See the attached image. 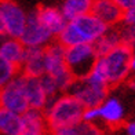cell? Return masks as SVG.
<instances>
[{"mask_svg": "<svg viewBox=\"0 0 135 135\" xmlns=\"http://www.w3.org/2000/svg\"><path fill=\"white\" fill-rule=\"evenodd\" d=\"M108 29L109 26L105 22H102L93 13H87L68 21L58 37L59 43H62L65 47L84 44V43L94 44L98 39L106 33Z\"/></svg>", "mask_w": 135, "mask_h": 135, "instance_id": "1", "label": "cell"}, {"mask_svg": "<svg viewBox=\"0 0 135 135\" xmlns=\"http://www.w3.org/2000/svg\"><path fill=\"white\" fill-rule=\"evenodd\" d=\"M47 124L51 131L73 126L83 120L84 106L73 95L68 94L61 98L50 97L44 105Z\"/></svg>", "mask_w": 135, "mask_h": 135, "instance_id": "2", "label": "cell"}, {"mask_svg": "<svg viewBox=\"0 0 135 135\" xmlns=\"http://www.w3.org/2000/svg\"><path fill=\"white\" fill-rule=\"evenodd\" d=\"M132 52V47L121 41L108 54L98 57L97 62L102 68L109 85L119 84L128 76L131 70Z\"/></svg>", "mask_w": 135, "mask_h": 135, "instance_id": "3", "label": "cell"}, {"mask_svg": "<svg viewBox=\"0 0 135 135\" xmlns=\"http://www.w3.org/2000/svg\"><path fill=\"white\" fill-rule=\"evenodd\" d=\"M98 54L94 44L84 43L75 44L65 48V61L73 79H83L94 69L97 64Z\"/></svg>", "mask_w": 135, "mask_h": 135, "instance_id": "4", "label": "cell"}, {"mask_svg": "<svg viewBox=\"0 0 135 135\" xmlns=\"http://www.w3.org/2000/svg\"><path fill=\"white\" fill-rule=\"evenodd\" d=\"M109 84L95 81L85 76L83 79H73L68 87V94H70L81 103L84 108L99 106L108 97Z\"/></svg>", "mask_w": 135, "mask_h": 135, "instance_id": "5", "label": "cell"}, {"mask_svg": "<svg viewBox=\"0 0 135 135\" xmlns=\"http://www.w3.org/2000/svg\"><path fill=\"white\" fill-rule=\"evenodd\" d=\"M65 46L62 43L51 44L47 48H44V55H46V72L50 73L51 76L57 80L59 90L65 91L68 90L69 84L73 80L72 73L69 72L65 61Z\"/></svg>", "mask_w": 135, "mask_h": 135, "instance_id": "6", "label": "cell"}, {"mask_svg": "<svg viewBox=\"0 0 135 135\" xmlns=\"http://www.w3.org/2000/svg\"><path fill=\"white\" fill-rule=\"evenodd\" d=\"M25 73L15 75L0 90V106L22 114L30 108L25 94Z\"/></svg>", "mask_w": 135, "mask_h": 135, "instance_id": "7", "label": "cell"}, {"mask_svg": "<svg viewBox=\"0 0 135 135\" xmlns=\"http://www.w3.org/2000/svg\"><path fill=\"white\" fill-rule=\"evenodd\" d=\"M52 33L41 23L37 15V10L26 15V25L20 40L25 47H44L50 43Z\"/></svg>", "mask_w": 135, "mask_h": 135, "instance_id": "8", "label": "cell"}, {"mask_svg": "<svg viewBox=\"0 0 135 135\" xmlns=\"http://www.w3.org/2000/svg\"><path fill=\"white\" fill-rule=\"evenodd\" d=\"M0 11L6 23V35L20 39L26 25V14L13 0H0Z\"/></svg>", "mask_w": 135, "mask_h": 135, "instance_id": "9", "label": "cell"}, {"mask_svg": "<svg viewBox=\"0 0 135 135\" xmlns=\"http://www.w3.org/2000/svg\"><path fill=\"white\" fill-rule=\"evenodd\" d=\"M91 13L108 26L123 21V10L116 0H94Z\"/></svg>", "mask_w": 135, "mask_h": 135, "instance_id": "10", "label": "cell"}, {"mask_svg": "<svg viewBox=\"0 0 135 135\" xmlns=\"http://www.w3.org/2000/svg\"><path fill=\"white\" fill-rule=\"evenodd\" d=\"M22 66H23V73L29 76L40 77L43 73H46L44 47H25Z\"/></svg>", "mask_w": 135, "mask_h": 135, "instance_id": "11", "label": "cell"}, {"mask_svg": "<svg viewBox=\"0 0 135 135\" xmlns=\"http://www.w3.org/2000/svg\"><path fill=\"white\" fill-rule=\"evenodd\" d=\"M23 134L22 135H41L47 130V117L41 113V109L29 108L21 114Z\"/></svg>", "mask_w": 135, "mask_h": 135, "instance_id": "12", "label": "cell"}, {"mask_svg": "<svg viewBox=\"0 0 135 135\" xmlns=\"http://www.w3.org/2000/svg\"><path fill=\"white\" fill-rule=\"evenodd\" d=\"M37 15L41 23L52 33V36H58L68 22L62 11L54 7H41L37 10Z\"/></svg>", "mask_w": 135, "mask_h": 135, "instance_id": "13", "label": "cell"}, {"mask_svg": "<svg viewBox=\"0 0 135 135\" xmlns=\"http://www.w3.org/2000/svg\"><path fill=\"white\" fill-rule=\"evenodd\" d=\"M23 88H25V94H26L30 108L44 109V105L47 102V94L43 90L40 79L37 76L25 75V85H23Z\"/></svg>", "mask_w": 135, "mask_h": 135, "instance_id": "14", "label": "cell"}, {"mask_svg": "<svg viewBox=\"0 0 135 135\" xmlns=\"http://www.w3.org/2000/svg\"><path fill=\"white\" fill-rule=\"evenodd\" d=\"M101 120H103L109 126H117L123 121L124 117V109L117 98H106L101 105Z\"/></svg>", "mask_w": 135, "mask_h": 135, "instance_id": "15", "label": "cell"}, {"mask_svg": "<svg viewBox=\"0 0 135 135\" xmlns=\"http://www.w3.org/2000/svg\"><path fill=\"white\" fill-rule=\"evenodd\" d=\"M0 55L11 64L17 66L22 65L23 55H25V46L17 37H8L0 43Z\"/></svg>", "mask_w": 135, "mask_h": 135, "instance_id": "16", "label": "cell"}, {"mask_svg": "<svg viewBox=\"0 0 135 135\" xmlns=\"http://www.w3.org/2000/svg\"><path fill=\"white\" fill-rule=\"evenodd\" d=\"M0 134L22 135L23 124H22L21 114L0 106Z\"/></svg>", "mask_w": 135, "mask_h": 135, "instance_id": "17", "label": "cell"}, {"mask_svg": "<svg viewBox=\"0 0 135 135\" xmlns=\"http://www.w3.org/2000/svg\"><path fill=\"white\" fill-rule=\"evenodd\" d=\"M94 0H65L62 4V14L68 21L73 20L79 15L91 13Z\"/></svg>", "mask_w": 135, "mask_h": 135, "instance_id": "18", "label": "cell"}, {"mask_svg": "<svg viewBox=\"0 0 135 135\" xmlns=\"http://www.w3.org/2000/svg\"><path fill=\"white\" fill-rule=\"evenodd\" d=\"M121 40V33L117 30H106V33L99 37L95 43H94V48L98 54V57H102V55L108 54L112 48H114L117 44H120Z\"/></svg>", "mask_w": 135, "mask_h": 135, "instance_id": "19", "label": "cell"}, {"mask_svg": "<svg viewBox=\"0 0 135 135\" xmlns=\"http://www.w3.org/2000/svg\"><path fill=\"white\" fill-rule=\"evenodd\" d=\"M52 132L57 135H98V134H101V131L97 127H94L91 123L83 121V120L73 126L58 128V130H55Z\"/></svg>", "mask_w": 135, "mask_h": 135, "instance_id": "20", "label": "cell"}, {"mask_svg": "<svg viewBox=\"0 0 135 135\" xmlns=\"http://www.w3.org/2000/svg\"><path fill=\"white\" fill-rule=\"evenodd\" d=\"M18 72V66L0 55V88L4 87Z\"/></svg>", "mask_w": 135, "mask_h": 135, "instance_id": "21", "label": "cell"}, {"mask_svg": "<svg viewBox=\"0 0 135 135\" xmlns=\"http://www.w3.org/2000/svg\"><path fill=\"white\" fill-rule=\"evenodd\" d=\"M40 79V83H41V87L44 90V93L47 94V98L50 97H57V94L59 93V85L57 83V80L54 79V76H51L50 73H43V75L39 77Z\"/></svg>", "mask_w": 135, "mask_h": 135, "instance_id": "22", "label": "cell"}, {"mask_svg": "<svg viewBox=\"0 0 135 135\" xmlns=\"http://www.w3.org/2000/svg\"><path fill=\"white\" fill-rule=\"evenodd\" d=\"M101 120V110L99 106H91V108H84L83 112V121H87L94 124L95 121Z\"/></svg>", "mask_w": 135, "mask_h": 135, "instance_id": "23", "label": "cell"}, {"mask_svg": "<svg viewBox=\"0 0 135 135\" xmlns=\"http://www.w3.org/2000/svg\"><path fill=\"white\" fill-rule=\"evenodd\" d=\"M121 40L123 43L135 47V25H127V28H124L121 30Z\"/></svg>", "mask_w": 135, "mask_h": 135, "instance_id": "24", "label": "cell"}, {"mask_svg": "<svg viewBox=\"0 0 135 135\" xmlns=\"http://www.w3.org/2000/svg\"><path fill=\"white\" fill-rule=\"evenodd\" d=\"M123 21L127 25H135V4L131 6L130 8L124 10V13H123Z\"/></svg>", "mask_w": 135, "mask_h": 135, "instance_id": "25", "label": "cell"}, {"mask_svg": "<svg viewBox=\"0 0 135 135\" xmlns=\"http://www.w3.org/2000/svg\"><path fill=\"white\" fill-rule=\"evenodd\" d=\"M116 2L119 3V6L123 10H127V8H130L131 6L135 4V0H116Z\"/></svg>", "mask_w": 135, "mask_h": 135, "instance_id": "26", "label": "cell"}, {"mask_svg": "<svg viewBox=\"0 0 135 135\" xmlns=\"http://www.w3.org/2000/svg\"><path fill=\"white\" fill-rule=\"evenodd\" d=\"M126 132L128 135H135V123H130L126 126Z\"/></svg>", "mask_w": 135, "mask_h": 135, "instance_id": "27", "label": "cell"}, {"mask_svg": "<svg viewBox=\"0 0 135 135\" xmlns=\"http://www.w3.org/2000/svg\"><path fill=\"white\" fill-rule=\"evenodd\" d=\"M0 35H6V23H4V18H3V14L0 11Z\"/></svg>", "mask_w": 135, "mask_h": 135, "instance_id": "28", "label": "cell"}, {"mask_svg": "<svg viewBox=\"0 0 135 135\" xmlns=\"http://www.w3.org/2000/svg\"><path fill=\"white\" fill-rule=\"evenodd\" d=\"M131 70L135 72V51L132 52V58H131Z\"/></svg>", "mask_w": 135, "mask_h": 135, "instance_id": "29", "label": "cell"}, {"mask_svg": "<svg viewBox=\"0 0 135 135\" xmlns=\"http://www.w3.org/2000/svg\"><path fill=\"white\" fill-rule=\"evenodd\" d=\"M131 87H132V90H135V81H132V83H131Z\"/></svg>", "mask_w": 135, "mask_h": 135, "instance_id": "30", "label": "cell"}, {"mask_svg": "<svg viewBox=\"0 0 135 135\" xmlns=\"http://www.w3.org/2000/svg\"><path fill=\"white\" fill-rule=\"evenodd\" d=\"M0 36H2V35H0Z\"/></svg>", "mask_w": 135, "mask_h": 135, "instance_id": "31", "label": "cell"}]
</instances>
